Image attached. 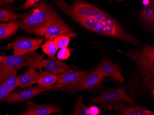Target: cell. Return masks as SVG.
Returning a JSON list of instances; mask_svg holds the SVG:
<instances>
[{
	"label": "cell",
	"instance_id": "6da1fadb",
	"mask_svg": "<svg viewBox=\"0 0 154 115\" xmlns=\"http://www.w3.org/2000/svg\"><path fill=\"white\" fill-rule=\"evenodd\" d=\"M59 17L50 4L42 2L19 16L20 28L27 33L43 36L46 28Z\"/></svg>",
	"mask_w": 154,
	"mask_h": 115
},
{
	"label": "cell",
	"instance_id": "7a4b0ae2",
	"mask_svg": "<svg viewBox=\"0 0 154 115\" xmlns=\"http://www.w3.org/2000/svg\"><path fill=\"white\" fill-rule=\"evenodd\" d=\"M125 54L134 61L142 81L143 86L151 90L154 96V46L146 44L142 49L130 50Z\"/></svg>",
	"mask_w": 154,
	"mask_h": 115
},
{
	"label": "cell",
	"instance_id": "3957f363",
	"mask_svg": "<svg viewBox=\"0 0 154 115\" xmlns=\"http://www.w3.org/2000/svg\"><path fill=\"white\" fill-rule=\"evenodd\" d=\"M94 18L97 20V23L93 32L106 37L118 39L132 44H139L137 40L125 31L113 17L105 12Z\"/></svg>",
	"mask_w": 154,
	"mask_h": 115
},
{
	"label": "cell",
	"instance_id": "277c9868",
	"mask_svg": "<svg viewBox=\"0 0 154 115\" xmlns=\"http://www.w3.org/2000/svg\"><path fill=\"white\" fill-rule=\"evenodd\" d=\"M54 2L62 11L72 19L95 18L104 12L95 6L81 1H74L71 5L61 0H56Z\"/></svg>",
	"mask_w": 154,
	"mask_h": 115
},
{
	"label": "cell",
	"instance_id": "5b68a950",
	"mask_svg": "<svg viewBox=\"0 0 154 115\" xmlns=\"http://www.w3.org/2000/svg\"><path fill=\"white\" fill-rule=\"evenodd\" d=\"M44 57V55H40L35 52L22 56L14 54L5 56L0 66L11 68L16 71L26 66L35 70H40L43 68L41 62Z\"/></svg>",
	"mask_w": 154,
	"mask_h": 115
},
{
	"label": "cell",
	"instance_id": "8992f818",
	"mask_svg": "<svg viewBox=\"0 0 154 115\" xmlns=\"http://www.w3.org/2000/svg\"><path fill=\"white\" fill-rule=\"evenodd\" d=\"M128 87V86L125 85L107 90L102 92L100 95L91 99L90 102L97 104L122 101L127 102L131 105H133L134 104V100L125 92V89Z\"/></svg>",
	"mask_w": 154,
	"mask_h": 115
},
{
	"label": "cell",
	"instance_id": "52a82bcc",
	"mask_svg": "<svg viewBox=\"0 0 154 115\" xmlns=\"http://www.w3.org/2000/svg\"><path fill=\"white\" fill-rule=\"evenodd\" d=\"M64 90V87L59 84L53 85L52 87L48 88H41L39 86L32 87L27 89L20 90L15 92H11L4 99V101L8 103L20 102L28 100L33 98L37 95L44 93L51 90Z\"/></svg>",
	"mask_w": 154,
	"mask_h": 115
},
{
	"label": "cell",
	"instance_id": "ba28073f",
	"mask_svg": "<svg viewBox=\"0 0 154 115\" xmlns=\"http://www.w3.org/2000/svg\"><path fill=\"white\" fill-rule=\"evenodd\" d=\"M44 35L45 42L53 41L54 39L60 36H66L69 38L77 37L73 29L60 16L46 28Z\"/></svg>",
	"mask_w": 154,
	"mask_h": 115
},
{
	"label": "cell",
	"instance_id": "9c48e42d",
	"mask_svg": "<svg viewBox=\"0 0 154 115\" xmlns=\"http://www.w3.org/2000/svg\"><path fill=\"white\" fill-rule=\"evenodd\" d=\"M87 72L85 70H67L57 77L56 83L64 87L65 90L74 92Z\"/></svg>",
	"mask_w": 154,
	"mask_h": 115
},
{
	"label": "cell",
	"instance_id": "30bf717a",
	"mask_svg": "<svg viewBox=\"0 0 154 115\" xmlns=\"http://www.w3.org/2000/svg\"><path fill=\"white\" fill-rule=\"evenodd\" d=\"M105 78V77L98 69L94 68L89 72H87L74 92L98 89L103 87Z\"/></svg>",
	"mask_w": 154,
	"mask_h": 115
},
{
	"label": "cell",
	"instance_id": "8fae6325",
	"mask_svg": "<svg viewBox=\"0 0 154 115\" xmlns=\"http://www.w3.org/2000/svg\"><path fill=\"white\" fill-rule=\"evenodd\" d=\"M44 41L42 38H19L12 45L14 48V54L22 56L29 53L34 52L41 46Z\"/></svg>",
	"mask_w": 154,
	"mask_h": 115
},
{
	"label": "cell",
	"instance_id": "7c38bea8",
	"mask_svg": "<svg viewBox=\"0 0 154 115\" xmlns=\"http://www.w3.org/2000/svg\"><path fill=\"white\" fill-rule=\"evenodd\" d=\"M95 68L98 69L105 77H109L121 83L124 82V77L121 73V67L107 59L103 58L100 64Z\"/></svg>",
	"mask_w": 154,
	"mask_h": 115
},
{
	"label": "cell",
	"instance_id": "4fadbf2b",
	"mask_svg": "<svg viewBox=\"0 0 154 115\" xmlns=\"http://www.w3.org/2000/svg\"><path fill=\"white\" fill-rule=\"evenodd\" d=\"M26 104V111L20 115H50L60 112L58 107L52 104H37L31 100Z\"/></svg>",
	"mask_w": 154,
	"mask_h": 115
},
{
	"label": "cell",
	"instance_id": "5bb4252c",
	"mask_svg": "<svg viewBox=\"0 0 154 115\" xmlns=\"http://www.w3.org/2000/svg\"><path fill=\"white\" fill-rule=\"evenodd\" d=\"M17 82L16 70L0 66V83L4 85L10 93L18 87Z\"/></svg>",
	"mask_w": 154,
	"mask_h": 115
},
{
	"label": "cell",
	"instance_id": "9a60e30c",
	"mask_svg": "<svg viewBox=\"0 0 154 115\" xmlns=\"http://www.w3.org/2000/svg\"><path fill=\"white\" fill-rule=\"evenodd\" d=\"M42 67L45 68L51 73L57 75L61 74L65 71L71 69L66 63L62 62L56 57H49L48 59L42 60Z\"/></svg>",
	"mask_w": 154,
	"mask_h": 115
},
{
	"label": "cell",
	"instance_id": "2e32d148",
	"mask_svg": "<svg viewBox=\"0 0 154 115\" xmlns=\"http://www.w3.org/2000/svg\"><path fill=\"white\" fill-rule=\"evenodd\" d=\"M38 80V72L36 70L29 68L24 74L17 77V86L24 89L37 83Z\"/></svg>",
	"mask_w": 154,
	"mask_h": 115
},
{
	"label": "cell",
	"instance_id": "e0dca14e",
	"mask_svg": "<svg viewBox=\"0 0 154 115\" xmlns=\"http://www.w3.org/2000/svg\"><path fill=\"white\" fill-rule=\"evenodd\" d=\"M140 16L143 24L150 30L154 27V2L150 1L144 5L140 12Z\"/></svg>",
	"mask_w": 154,
	"mask_h": 115
},
{
	"label": "cell",
	"instance_id": "ac0fdd59",
	"mask_svg": "<svg viewBox=\"0 0 154 115\" xmlns=\"http://www.w3.org/2000/svg\"><path fill=\"white\" fill-rule=\"evenodd\" d=\"M38 86L41 88H48L52 87L57 80V75L51 73L48 71H45L43 69L38 72Z\"/></svg>",
	"mask_w": 154,
	"mask_h": 115
},
{
	"label": "cell",
	"instance_id": "d6986e66",
	"mask_svg": "<svg viewBox=\"0 0 154 115\" xmlns=\"http://www.w3.org/2000/svg\"><path fill=\"white\" fill-rule=\"evenodd\" d=\"M20 21H13L0 24V39L9 38L14 35L20 28Z\"/></svg>",
	"mask_w": 154,
	"mask_h": 115
},
{
	"label": "cell",
	"instance_id": "ffe728a7",
	"mask_svg": "<svg viewBox=\"0 0 154 115\" xmlns=\"http://www.w3.org/2000/svg\"><path fill=\"white\" fill-rule=\"evenodd\" d=\"M83 97L79 95L74 106L73 115H91L89 108L83 103Z\"/></svg>",
	"mask_w": 154,
	"mask_h": 115
},
{
	"label": "cell",
	"instance_id": "44dd1931",
	"mask_svg": "<svg viewBox=\"0 0 154 115\" xmlns=\"http://www.w3.org/2000/svg\"><path fill=\"white\" fill-rule=\"evenodd\" d=\"M147 110L139 105L121 108V115H145Z\"/></svg>",
	"mask_w": 154,
	"mask_h": 115
},
{
	"label": "cell",
	"instance_id": "7402d4cb",
	"mask_svg": "<svg viewBox=\"0 0 154 115\" xmlns=\"http://www.w3.org/2000/svg\"><path fill=\"white\" fill-rule=\"evenodd\" d=\"M41 48L43 52L49 57H54L58 50L53 41H46L42 45Z\"/></svg>",
	"mask_w": 154,
	"mask_h": 115
},
{
	"label": "cell",
	"instance_id": "603a6c76",
	"mask_svg": "<svg viewBox=\"0 0 154 115\" xmlns=\"http://www.w3.org/2000/svg\"><path fill=\"white\" fill-rule=\"evenodd\" d=\"M19 19V16L9 11L0 9V22H9Z\"/></svg>",
	"mask_w": 154,
	"mask_h": 115
},
{
	"label": "cell",
	"instance_id": "cb8c5ba5",
	"mask_svg": "<svg viewBox=\"0 0 154 115\" xmlns=\"http://www.w3.org/2000/svg\"><path fill=\"white\" fill-rule=\"evenodd\" d=\"M70 40V38L66 36H60L54 40L53 41L58 49H61L65 47H67L69 42Z\"/></svg>",
	"mask_w": 154,
	"mask_h": 115
},
{
	"label": "cell",
	"instance_id": "d4e9b609",
	"mask_svg": "<svg viewBox=\"0 0 154 115\" xmlns=\"http://www.w3.org/2000/svg\"><path fill=\"white\" fill-rule=\"evenodd\" d=\"M71 53L67 47L62 48L60 50L57 56V58L59 60H65L70 56Z\"/></svg>",
	"mask_w": 154,
	"mask_h": 115
},
{
	"label": "cell",
	"instance_id": "484cf974",
	"mask_svg": "<svg viewBox=\"0 0 154 115\" xmlns=\"http://www.w3.org/2000/svg\"><path fill=\"white\" fill-rule=\"evenodd\" d=\"M10 94L4 85L0 83V102L4 100L7 96Z\"/></svg>",
	"mask_w": 154,
	"mask_h": 115
},
{
	"label": "cell",
	"instance_id": "4316f807",
	"mask_svg": "<svg viewBox=\"0 0 154 115\" xmlns=\"http://www.w3.org/2000/svg\"><path fill=\"white\" fill-rule=\"evenodd\" d=\"M42 1L40 0H26L25 3L23 4L22 8L25 10L28 9V8H32L36 4L41 2Z\"/></svg>",
	"mask_w": 154,
	"mask_h": 115
},
{
	"label": "cell",
	"instance_id": "83f0119b",
	"mask_svg": "<svg viewBox=\"0 0 154 115\" xmlns=\"http://www.w3.org/2000/svg\"><path fill=\"white\" fill-rule=\"evenodd\" d=\"M88 108L91 115H99L101 113L99 108L96 105H91Z\"/></svg>",
	"mask_w": 154,
	"mask_h": 115
},
{
	"label": "cell",
	"instance_id": "f1b7e54d",
	"mask_svg": "<svg viewBox=\"0 0 154 115\" xmlns=\"http://www.w3.org/2000/svg\"><path fill=\"white\" fill-rule=\"evenodd\" d=\"M14 1H9V0H1L0 1V6L2 5H7L12 3Z\"/></svg>",
	"mask_w": 154,
	"mask_h": 115
},
{
	"label": "cell",
	"instance_id": "f546056e",
	"mask_svg": "<svg viewBox=\"0 0 154 115\" xmlns=\"http://www.w3.org/2000/svg\"><path fill=\"white\" fill-rule=\"evenodd\" d=\"M145 115H154V113L153 111H149V110H147Z\"/></svg>",
	"mask_w": 154,
	"mask_h": 115
},
{
	"label": "cell",
	"instance_id": "4dcf8cb0",
	"mask_svg": "<svg viewBox=\"0 0 154 115\" xmlns=\"http://www.w3.org/2000/svg\"><path fill=\"white\" fill-rule=\"evenodd\" d=\"M4 57L5 56H0V64H1L2 62L3 61V59H4Z\"/></svg>",
	"mask_w": 154,
	"mask_h": 115
},
{
	"label": "cell",
	"instance_id": "1f68e13d",
	"mask_svg": "<svg viewBox=\"0 0 154 115\" xmlns=\"http://www.w3.org/2000/svg\"><path fill=\"white\" fill-rule=\"evenodd\" d=\"M0 115H2L1 114H0Z\"/></svg>",
	"mask_w": 154,
	"mask_h": 115
},
{
	"label": "cell",
	"instance_id": "d6a6232c",
	"mask_svg": "<svg viewBox=\"0 0 154 115\" xmlns=\"http://www.w3.org/2000/svg\"></svg>",
	"mask_w": 154,
	"mask_h": 115
}]
</instances>
